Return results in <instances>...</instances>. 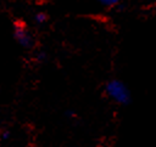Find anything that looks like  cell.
<instances>
[{
    "mask_svg": "<svg viewBox=\"0 0 156 147\" xmlns=\"http://www.w3.org/2000/svg\"><path fill=\"white\" fill-rule=\"evenodd\" d=\"M106 94L119 104H128L130 101V91L121 80H110L105 86Z\"/></svg>",
    "mask_w": 156,
    "mask_h": 147,
    "instance_id": "1",
    "label": "cell"
},
{
    "mask_svg": "<svg viewBox=\"0 0 156 147\" xmlns=\"http://www.w3.org/2000/svg\"><path fill=\"white\" fill-rule=\"evenodd\" d=\"M34 21H35V23H38V24H43V23H45V22L48 21V16H46V13H44V12H37V13L34 15Z\"/></svg>",
    "mask_w": 156,
    "mask_h": 147,
    "instance_id": "3",
    "label": "cell"
},
{
    "mask_svg": "<svg viewBox=\"0 0 156 147\" xmlns=\"http://www.w3.org/2000/svg\"><path fill=\"white\" fill-rule=\"evenodd\" d=\"M13 36L16 39V41L24 49H30L33 46V38L29 34V32L27 30V28L24 27V24L22 23H16L15 28H13Z\"/></svg>",
    "mask_w": 156,
    "mask_h": 147,
    "instance_id": "2",
    "label": "cell"
},
{
    "mask_svg": "<svg viewBox=\"0 0 156 147\" xmlns=\"http://www.w3.org/2000/svg\"><path fill=\"white\" fill-rule=\"evenodd\" d=\"M45 53L44 52H38L37 53V61H43V60H45Z\"/></svg>",
    "mask_w": 156,
    "mask_h": 147,
    "instance_id": "5",
    "label": "cell"
},
{
    "mask_svg": "<svg viewBox=\"0 0 156 147\" xmlns=\"http://www.w3.org/2000/svg\"><path fill=\"white\" fill-rule=\"evenodd\" d=\"M100 4L105 5V6H113L116 4H118L121 0H98Z\"/></svg>",
    "mask_w": 156,
    "mask_h": 147,
    "instance_id": "4",
    "label": "cell"
},
{
    "mask_svg": "<svg viewBox=\"0 0 156 147\" xmlns=\"http://www.w3.org/2000/svg\"><path fill=\"white\" fill-rule=\"evenodd\" d=\"M10 137V132L6 130V131H4L2 134H1V140H7Z\"/></svg>",
    "mask_w": 156,
    "mask_h": 147,
    "instance_id": "6",
    "label": "cell"
}]
</instances>
